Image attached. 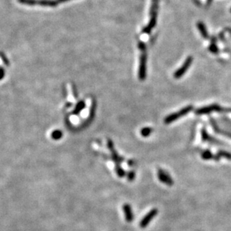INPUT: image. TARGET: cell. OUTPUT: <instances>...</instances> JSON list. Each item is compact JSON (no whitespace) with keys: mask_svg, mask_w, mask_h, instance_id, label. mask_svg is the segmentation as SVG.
Segmentation results:
<instances>
[{"mask_svg":"<svg viewBox=\"0 0 231 231\" xmlns=\"http://www.w3.org/2000/svg\"><path fill=\"white\" fill-rule=\"evenodd\" d=\"M139 49L141 51L140 61H139L138 77L140 80H144L147 76V49L143 42H139Z\"/></svg>","mask_w":231,"mask_h":231,"instance_id":"1","label":"cell"},{"mask_svg":"<svg viewBox=\"0 0 231 231\" xmlns=\"http://www.w3.org/2000/svg\"><path fill=\"white\" fill-rule=\"evenodd\" d=\"M158 8H159V0H152V4H151V12H150V19L149 23L147 26L144 27L143 29V32L145 34H150L152 31L153 28L156 26L157 23V15H158Z\"/></svg>","mask_w":231,"mask_h":231,"instance_id":"2","label":"cell"},{"mask_svg":"<svg viewBox=\"0 0 231 231\" xmlns=\"http://www.w3.org/2000/svg\"><path fill=\"white\" fill-rule=\"evenodd\" d=\"M192 109H193V106H192V105H188V106L184 107V108L180 109V110L175 112V113L171 114H169L168 116H167V117L165 118L164 122H165V123H166V124L174 122V121H176L177 120L179 119V118L188 114L191 111H192Z\"/></svg>","mask_w":231,"mask_h":231,"instance_id":"3","label":"cell"},{"mask_svg":"<svg viewBox=\"0 0 231 231\" xmlns=\"http://www.w3.org/2000/svg\"><path fill=\"white\" fill-rule=\"evenodd\" d=\"M192 62H193V58L192 56H188V58L186 59V61H184L181 68H179V69L176 70V72L174 73V76L175 79H180L181 77L186 73V71L188 70V68H190Z\"/></svg>","mask_w":231,"mask_h":231,"instance_id":"4","label":"cell"},{"mask_svg":"<svg viewBox=\"0 0 231 231\" xmlns=\"http://www.w3.org/2000/svg\"><path fill=\"white\" fill-rule=\"evenodd\" d=\"M222 110H223L222 107L220 106L218 104H212V105H207V106L197 109L195 111V114H198V115H201V114H209L212 112H221Z\"/></svg>","mask_w":231,"mask_h":231,"instance_id":"5","label":"cell"},{"mask_svg":"<svg viewBox=\"0 0 231 231\" xmlns=\"http://www.w3.org/2000/svg\"><path fill=\"white\" fill-rule=\"evenodd\" d=\"M157 213L158 209H156V208L151 209V210L142 219V221L140 222V227H142V228H145V227L149 225L150 222L151 221V220H152L154 217L156 216Z\"/></svg>","mask_w":231,"mask_h":231,"instance_id":"6","label":"cell"},{"mask_svg":"<svg viewBox=\"0 0 231 231\" xmlns=\"http://www.w3.org/2000/svg\"><path fill=\"white\" fill-rule=\"evenodd\" d=\"M158 178L162 183H165L169 186H171L174 185V180L171 176L167 174V172L165 171L162 169H159L158 170Z\"/></svg>","mask_w":231,"mask_h":231,"instance_id":"7","label":"cell"},{"mask_svg":"<svg viewBox=\"0 0 231 231\" xmlns=\"http://www.w3.org/2000/svg\"><path fill=\"white\" fill-rule=\"evenodd\" d=\"M107 146H108V148L109 149V151H110L111 154H112V157L113 161L116 164H119L120 165V163H121L123 161V159L118 154L117 151H116L115 148H114L113 142L110 139H109L108 142H107Z\"/></svg>","mask_w":231,"mask_h":231,"instance_id":"8","label":"cell"},{"mask_svg":"<svg viewBox=\"0 0 231 231\" xmlns=\"http://www.w3.org/2000/svg\"><path fill=\"white\" fill-rule=\"evenodd\" d=\"M123 210L125 215V218H126L127 222H132L133 220V212L132 210V207L130 204H126L123 206Z\"/></svg>","mask_w":231,"mask_h":231,"instance_id":"9","label":"cell"},{"mask_svg":"<svg viewBox=\"0 0 231 231\" xmlns=\"http://www.w3.org/2000/svg\"><path fill=\"white\" fill-rule=\"evenodd\" d=\"M197 28H198L199 31H200V35H201V36L203 37V38H204V39H208V38H209V33H208L207 29V28H206L205 25L204 24V23L198 22L197 23Z\"/></svg>","mask_w":231,"mask_h":231,"instance_id":"10","label":"cell"},{"mask_svg":"<svg viewBox=\"0 0 231 231\" xmlns=\"http://www.w3.org/2000/svg\"><path fill=\"white\" fill-rule=\"evenodd\" d=\"M201 138L202 140L204 142H217L218 144H220V142H218V141L216 140V139L212 138L209 134L207 133V130H206L205 128H203L201 130Z\"/></svg>","mask_w":231,"mask_h":231,"instance_id":"11","label":"cell"},{"mask_svg":"<svg viewBox=\"0 0 231 231\" xmlns=\"http://www.w3.org/2000/svg\"><path fill=\"white\" fill-rule=\"evenodd\" d=\"M213 156H214V155H213L211 151H209V150H206V151H204L201 154V158L204 160L212 159Z\"/></svg>","mask_w":231,"mask_h":231,"instance_id":"12","label":"cell"},{"mask_svg":"<svg viewBox=\"0 0 231 231\" xmlns=\"http://www.w3.org/2000/svg\"><path fill=\"white\" fill-rule=\"evenodd\" d=\"M115 171H116V174H117V175L119 177H125V175H126V172H125V171L123 170L122 167H121V165H120L119 164H116V165H115Z\"/></svg>","mask_w":231,"mask_h":231,"instance_id":"13","label":"cell"},{"mask_svg":"<svg viewBox=\"0 0 231 231\" xmlns=\"http://www.w3.org/2000/svg\"><path fill=\"white\" fill-rule=\"evenodd\" d=\"M209 49L211 52H212V53H214V54L218 53V47H217L216 43V38H213L212 40L211 44L209 45Z\"/></svg>","mask_w":231,"mask_h":231,"instance_id":"14","label":"cell"},{"mask_svg":"<svg viewBox=\"0 0 231 231\" xmlns=\"http://www.w3.org/2000/svg\"><path fill=\"white\" fill-rule=\"evenodd\" d=\"M152 132H153L152 128L144 127L142 129V130H141V135H142L143 137H147V136H149L151 133H152Z\"/></svg>","mask_w":231,"mask_h":231,"instance_id":"15","label":"cell"},{"mask_svg":"<svg viewBox=\"0 0 231 231\" xmlns=\"http://www.w3.org/2000/svg\"><path fill=\"white\" fill-rule=\"evenodd\" d=\"M51 136H52V138L54 139V140H59V139L62 137V133L60 130H55L51 134Z\"/></svg>","mask_w":231,"mask_h":231,"instance_id":"16","label":"cell"},{"mask_svg":"<svg viewBox=\"0 0 231 231\" xmlns=\"http://www.w3.org/2000/svg\"><path fill=\"white\" fill-rule=\"evenodd\" d=\"M217 154L219 155L221 157H225V158L227 159L231 160V153H229V152H227V151H222V150H221V151H218Z\"/></svg>","mask_w":231,"mask_h":231,"instance_id":"17","label":"cell"},{"mask_svg":"<svg viewBox=\"0 0 231 231\" xmlns=\"http://www.w3.org/2000/svg\"><path fill=\"white\" fill-rule=\"evenodd\" d=\"M126 176H127V179L130 182H132V181L134 180V179H135V173L134 171H130L127 173V174H126Z\"/></svg>","mask_w":231,"mask_h":231,"instance_id":"18","label":"cell"},{"mask_svg":"<svg viewBox=\"0 0 231 231\" xmlns=\"http://www.w3.org/2000/svg\"><path fill=\"white\" fill-rule=\"evenodd\" d=\"M221 157L219 156V155H218V154H216V155H214V156H213V159H213V160H215V161H216V162H218V161H219L220 159H221Z\"/></svg>","mask_w":231,"mask_h":231,"instance_id":"19","label":"cell"},{"mask_svg":"<svg viewBox=\"0 0 231 231\" xmlns=\"http://www.w3.org/2000/svg\"><path fill=\"white\" fill-rule=\"evenodd\" d=\"M134 164H135V162H134L133 160H129V162H128L129 165H133Z\"/></svg>","mask_w":231,"mask_h":231,"instance_id":"20","label":"cell"},{"mask_svg":"<svg viewBox=\"0 0 231 231\" xmlns=\"http://www.w3.org/2000/svg\"><path fill=\"white\" fill-rule=\"evenodd\" d=\"M70 1V0H59L60 3H63V2H66Z\"/></svg>","mask_w":231,"mask_h":231,"instance_id":"21","label":"cell"},{"mask_svg":"<svg viewBox=\"0 0 231 231\" xmlns=\"http://www.w3.org/2000/svg\"><path fill=\"white\" fill-rule=\"evenodd\" d=\"M212 2V0H208V2H207V4H208V5H209V4H210V2Z\"/></svg>","mask_w":231,"mask_h":231,"instance_id":"22","label":"cell"},{"mask_svg":"<svg viewBox=\"0 0 231 231\" xmlns=\"http://www.w3.org/2000/svg\"><path fill=\"white\" fill-rule=\"evenodd\" d=\"M230 12H231V8H230Z\"/></svg>","mask_w":231,"mask_h":231,"instance_id":"23","label":"cell"}]
</instances>
